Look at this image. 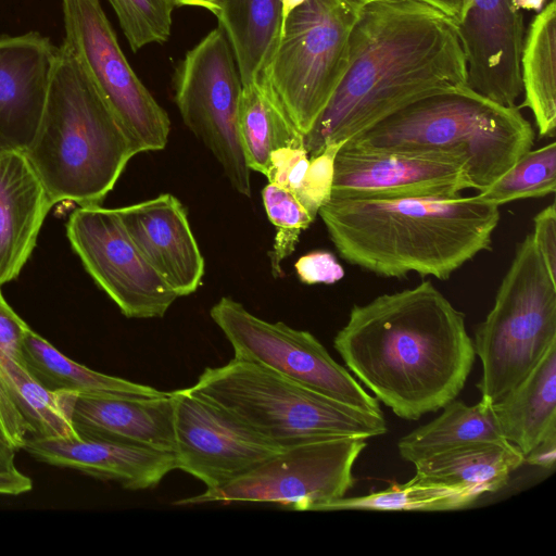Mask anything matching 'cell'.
<instances>
[{
  "label": "cell",
  "mask_w": 556,
  "mask_h": 556,
  "mask_svg": "<svg viewBox=\"0 0 556 556\" xmlns=\"http://www.w3.org/2000/svg\"><path fill=\"white\" fill-rule=\"evenodd\" d=\"M333 348L375 397L406 420L455 400L476 358L464 313L429 280L353 305Z\"/></svg>",
  "instance_id": "obj_1"
},
{
  "label": "cell",
  "mask_w": 556,
  "mask_h": 556,
  "mask_svg": "<svg viewBox=\"0 0 556 556\" xmlns=\"http://www.w3.org/2000/svg\"><path fill=\"white\" fill-rule=\"evenodd\" d=\"M467 87L455 22L417 0L380 1L359 11L345 73L304 137L312 156L429 94Z\"/></svg>",
  "instance_id": "obj_2"
},
{
  "label": "cell",
  "mask_w": 556,
  "mask_h": 556,
  "mask_svg": "<svg viewBox=\"0 0 556 556\" xmlns=\"http://www.w3.org/2000/svg\"><path fill=\"white\" fill-rule=\"evenodd\" d=\"M340 256L387 278L409 273L445 280L490 250L498 206L472 197L355 199L330 197L320 207Z\"/></svg>",
  "instance_id": "obj_3"
},
{
  "label": "cell",
  "mask_w": 556,
  "mask_h": 556,
  "mask_svg": "<svg viewBox=\"0 0 556 556\" xmlns=\"http://www.w3.org/2000/svg\"><path fill=\"white\" fill-rule=\"evenodd\" d=\"M52 205H101L137 154L74 55L58 47L39 126L24 151Z\"/></svg>",
  "instance_id": "obj_4"
},
{
  "label": "cell",
  "mask_w": 556,
  "mask_h": 556,
  "mask_svg": "<svg viewBox=\"0 0 556 556\" xmlns=\"http://www.w3.org/2000/svg\"><path fill=\"white\" fill-rule=\"evenodd\" d=\"M519 109L460 87L416 100L345 143L454 156L480 192L533 147L534 129Z\"/></svg>",
  "instance_id": "obj_5"
},
{
  "label": "cell",
  "mask_w": 556,
  "mask_h": 556,
  "mask_svg": "<svg viewBox=\"0 0 556 556\" xmlns=\"http://www.w3.org/2000/svg\"><path fill=\"white\" fill-rule=\"evenodd\" d=\"M185 390L280 448L334 437L369 439L388 430L383 414L362 410L235 357L220 367L206 368Z\"/></svg>",
  "instance_id": "obj_6"
},
{
  "label": "cell",
  "mask_w": 556,
  "mask_h": 556,
  "mask_svg": "<svg viewBox=\"0 0 556 556\" xmlns=\"http://www.w3.org/2000/svg\"><path fill=\"white\" fill-rule=\"evenodd\" d=\"M472 341L482 365L477 388L489 404L504 397L556 344V282L531 233L517 244Z\"/></svg>",
  "instance_id": "obj_7"
},
{
  "label": "cell",
  "mask_w": 556,
  "mask_h": 556,
  "mask_svg": "<svg viewBox=\"0 0 556 556\" xmlns=\"http://www.w3.org/2000/svg\"><path fill=\"white\" fill-rule=\"evenodd\" d=\"M361 10L346 0H305L285 18L278 47L260 78L303 137L345 73Z\"/></svg>",
  "instance_id": "obj_8"
},
{
  "label": "cell",
  "mask_w": 556,
  "mask_h": 556,
  "mask_svg": "<svg viewBox=\"0 0 556 556\" xmlns=\"http://www.w3.org/2000/svg\"><path fill=\"white\" fill-rule=\"evenodd\" d=\"M366 446L367 439L361 437H334L291 445L226 485L206 489L175 504L271 503L319 511L353 488L352 469Z\"/></svg>",
  "instance_id": "obj_9"
},
{
  "label": "cell",
  "mask_w": 556,
  "mask_h": 556,
  "mask_svg": "<svg viewBox=\"0 0 556 556\" xmlns=\"http://www.w3.org/2000/svg\"><path fill=\"white\" fill-rule=\"evenodd\" d=\"M63 46L106 103L137 154L163 150L170 132L166 111L124 55L99 0H61Z\"/></svg>",
  "instance_id": "obj_10"
},
{
  "label": "cell",
  "mask_w": 556,
  "mask_h": 556,
  "mask_svg": "<svg viewBox=\"0 0 556 556\" xmlns=\"http://www.w3.org/2000/svg\"><path fill=\"white\" fill-rule=\"evenodd\" d=\"M174 89L184 123L216 157L231 187L251 197V170L238 130L242 83L219 26L186 53L176 68Z\"/></svg>",
  "instance_id": "obj_11"
},
{
  "label": "cell",
  "mask_w": 556,
  "mask_h": 556,
  "mask_svg": "<svg viewBox=\"0 0 556 556\" xmlns=\"http://www.w3.org/2000/svg\"><path fill=\"white\" fill-rule=\"evenodd\" d=\"M210 316L231 344L235 358L267 367L362 410L383 414L379 401L311 332L266 321L228 296L212 306Z\"/></svg>",
  "instance_id": "obj_12"
},
{
  "label": "cell",
  "mask_w": 556,
  "mask_h": 556,
  "mask_svg": "<svg viewBox=\"0 0 556 556\" xmlns=\"http://www.w3.org/2000/svg\"><path fill=\"white\" fill-rule=\"evenodd\" d=\"M66 235L86 270L126 317H163L179 298L146 261L115 208L78 206Z\"/></svg>",
  "instance_id": "obj_13"
},
{
  "label": "cell",
  "mask_w": 556,
  "mask_h": 556,
  "mask_svg": "<svg viewBox=\"0 0 556 556\" xmlns=\"http://www.w3.org/2000/svg\"><path fill=\"white\" fill-rule=\"evenodd\" d=\"M172 394L177 469L207 489L226 485L282 450L185 389Z\"/></svg>",
  "instance_id": "obj_14"
},
{
  "label": "cell",
  "mask_w": 556,
  "mask_h": 556,
  "mask_svg": "<svg viewBox=\"0 0 556 556\" xmlns=\"http://www.w3.org/2000/svg\"><path fill=\"white\" fill-rule=\"evenodd\" d=\"M472 189L463 161L443 154L364 149L344 142L330 197L451 198Z\"/></svg>",
  "instance_id": "obj_15"
},
{
  "label": "cell",
  "mask_w": 556,
  "mask_h": 556,
  "mask_svg": "<svg viewBox=\"0 0 556 556\" xmlns=\"http://www.w3.org/2000/svg\"><path fill=\"white\" fill-rule=\"evenodd\" d=\"M465 56L467 87L506 106L522 93V13L513 0H464L455 21Z\"/></svg>",
  "instance_id": "obj_16"
},
{
  "label": "cell",
  "mask_w": 556,
  "mask_h": 556,
  "mask_svg": "<svg viewBox=\"0 0 556 556\" xmlns=\"http://www.w3.org/2000/svg\"><path fill=\"white\" fill-rule=\"evenodd\" d=\"M146 261L177 293L186 296L202 285L204 257L187 212L170 193L115 208Z\"/></svg>",
  "instance_id": "obj_17"
},
{
  "label": "cell",
  "mask_w": 556,
  "mask_h": 556,
  "mask_svg": "<svg viewBox=\"0 0 556 556\" xmlns=\"http://www.w3.org/2000/svg\"><path fill=\"white\" fill-rule=\"evenodd\" d=\"M74 431L83 439L175 453L174 396L59 393Z\"/></svg>",
  "instance_id": "obj_18"
},
{
  "label": "cell",
  "mask_w": 556,
  "mask_h": 556,
  "mask_svg": "<svg viewBox=\"0 0 556 556\" xmlns=\"http://www.w3.org/2000/svg\"><path fill=\"white\" fill-rule=\"evenodd\" d=\"M56 52L37 31L0 37V149L25 151L34 139Z\"/></svg>",
  "instance_id": "obj_19"
},
{
  "label": "cell",
  "mask_w": 556,
  "mask_h": 556,
  "mask_svg": "<svg viewBox=\"0 0 556 556\" xmlns=\"http://www.w3.org/2000/svg\"><path fill=\"white\" fill-rule=\"evenodd\" d=\"M22 450L40 462L113 480L128 490L154 488L177 469L175 453L78 435L31 438Z\"/></svg>",
  "instance_id": "obj_20"
},
{
  "label": "cell",
  "mask_w": 556,
  "mask_h": 556,
  "mask_svg": "<svg viewBox=\"0 0 556 556\" xmlns=\"http://www.w3.org/2000/svg\"><path fill=\"white\" fill-rule=\"evenodd\" d=\"M52 206L25 152L0 149V286L20 275Z\"/></svg>",
  "instance_id": "obj_21"
},
{
  "label": "cell",
  "mask_w": 556,
  "mask_h": 556,
  "mask_svg": "<svg viewBox=\"0 0 556 556\" xmlns=\"http://www.w3.org/2000/svg\"><path fill=\"white\" fill-rule=\"evenodd\" d=\"M77 437L60 397L0 350V439L16 451L31 438Z\"/></svg>",
  "instance_id": "obj_22"
},
{
  "label": "cell",
  "mask_w": 556,
  "mask_h": 556,
  "mask_svg": "<svg viewBox=\"0 0 556 556\" xmlns=\"http://www.w3.org/2000/svg\"><path fill=\"white\" fill-rule=\"evenodd\" d=\"M492 409L503 437L523 457L556 432V344Z\"/></svg>",
  "instance_id": "obj_23"
},
{
  "label": "cell",
  "mask_w": 556,
  "mask_h": 556,
  "mask_svg": "<svg viewBox=\"0 0 556 556\" xmlns=\"http://www.w3.org/2000/svg\"><path fill=\"white\" fill-rule=\"evenodd\" d=\"M208 11L228 39L242 86L257 80L281 38V0H214Z\"/></svg>",
  "instance_id": "obj_24"
},
{
  "label": "cell",
  "mask_w": 556,
  "mask_h": 556,
  "mask_svg": "<svg viewBox=\"0 0 556 556\" xmlns=\"http://www.w3.org/2000/svg\"><path fill=\"white\" fill-rule=\"evenodd\" d=\"M525 463L522 453L509 442H475L459 445L414 464L420 479L471 488L482 495L508 482Z\"/></svg>",
  "instance_id": "obj_25"
},
{
  "label": "cell",
  "mask_w": 556,
  "mask_h": 556,
  "mask_svg": "<svg viewBox=\"0 0 556 556\" xmlns=\"http://www.w3.org/2000/svg\"><path fill=\"white\" fill-rule=\"evenodd\" d=\"M22 365L50 393H109L132 397H160L168 392L94 371L78 364L30 328L22 346Z\"/></svg>",
  "instance_id": "obj_26"
},
{
  "label": "cell",
  "mask_w": 556,
  "mask_h": 556,
  "mask_svg": "<svg viewBox=\"0 0 556 556\" xmlns=\"http://www.w3.org/2000/svg\"><path fill=\"white\" fill-rule=\"evenodd\" d=\"M556 1L545 3L525 34L521 80L525 100L540 137H554L556 129Z\"/></svg>",
  "instance_id": "obj_27"
},
{
  "label": "cell",
  "mask_w": 556,
  "mask_h": 556,
  "mask_svg": "<svg viewBox=\"0 0 556 556\" xmlns=\"http://www.w3.org/2000/svg\"><path fill=\"white\" fill-rule=\"evenodd\" d=\"M443 408L440 416L399 440V454L404 460L415 464L437 453L475 442H506L492 404L481 400L469 406L453 400Z\"/></svg>",
  "instance_id": "obj_28"
},
{
  "label": "cell",
  "mask_w": 556,
  "mask_h": 556,
  "mask_svg": "<svg viewBox=\"0 0 556 556\" xmlns=\"http://www.w3.org/2000/svg\"><path fill=\"white\" fill-rule=\"evenodd\" d=\"M238 130L248 167L265 176L274 150L304 144V137L291 124L261 78L242 86Z\"/></svg>",
  "instance_id": "obj_29"
},
{
  "label": "cell",
  "mask_w": 556,
  "mask_h": 556,
  "mask_svg": "<svg viewBox=\"0 0 556 556\" xmlns=\"http://www.w3.org/2000/svg\"><path fill=\"white\" fill-rule=\"evenodd\" d=\"M481 495L468 486L445 484L414 476L405 483H392L378 492L336 500L324 505L319 511H446L467 507Z\"/></svg>",
  "instance_id": "obj_30"
},
{
  "label": "cell",
  "mask_w": 556,
  "mask_h": 556,
  "mask_svg": "<svg viewBox=\"0 0 556 556\" xmlns=\"http://www.w3.org/2000/svg\"><path fill=\"white\" fill-rule=\"evenodd\" d=\"M556 189V142L527 151L505 174L478 197L491 204L544 198Z\"/></svg>",
  "instance_id": "obj_31"
},
{
  "label": "cell",
  "mask_w": 556,
  "mask_h": 556,
  "mask_svg": "<svg viewBox=\"0 0 556 556\" xmlns=\"http://www.w3.org/2000/svg\"><path fill=\"white\" fill-rule=\"evenodd\" d=\"M129 47L137 52L150 43L167 41L172 15L177 7L173 0H110Z\"/></svg>",
  "instance_id": "obj_32"
},
{
  "label": "cell",
  "mask_w": 556,
  "mask_h": 556,
  "mask_svg": "<svg viewBox=\"0 0 556 556\" xmlns=\"http://www.w3.org/2000/svg\"><path fill=\"white\" fill-rule=\"evenodd\" d=\"M263 205L270 223L278 228L270 261L275 276L281 274L280 263L295 249L301 232L315 220L296 197L268 182L262 190Z\"/></svg>",
  "instance_id": "obj_33"
},
{
  "label": "cell",
  "mask_w": 556,
  "mask_h": 556,
  "mask_svg": "<svg viewBox=\"0 0 556 556\" xmlns=\"http://www.w3.org/2000/svg\"><path fill=\"white\" fill-rule=\"evenodd\" d=\"M345 141L330 142L318 153L309 156L304 179L294 193L314 219L331 195L336 157Z\"/></svg>",
  "instance_id": "obj_34"
},
{
  "label": "cell",
  "mask_w": 556,
  "mask_h": 556,
  "mask_svg": "<svg viewBox=\"0 0 556 556\" xmlns=\"http://www.w3.org/2000/svg\"><path fill=\"white\" fill-rule=\"evenodd\" d=\"M308 163L309 155L304 144L278 148L269 156L268 182L294 194L304 179Z\"/></svg>",
  "instance_id": "obj_35"
},
{
  "label": "cell",
  "mask_w": 556,
  "mask_h": 556,
  "mask_svg": "<svg viewBox=\"0 0 556 556\" xmlns=\"http://www.w3.org/2000/svg\"><path fill=\"white\" fill-rule=\"evenodd\" d=\"M296 275L305 285H332L341 280L344 269L333 253L325 250L302 255L294 264Z\"/></svg>",
  "instance_id": "obj_36"
},
{
  "label": "cell",
  "mask_w": 556,
  "mask_h": 556,
  "mask_svg": "<svg viewBox=\"0 0 556 556\" xmlns=\"http://www.w3.org/2000/svg\"><path fill=\"white\" fill-rule=\"evenodd\" d=\"M531 235L552 280L556 282V210L554 202L535 214Z\"/></svg>",
  "instance_id": "obj_37"
},
{
  "label": "cell",
  "mask_w": 556,
  "mask_h": 556,
  "mask_svg": "<svg viewBox=\"0 0 556 556\" xmlns=\"http://www.w3.org/2000/svg\"><path fill=\"white\" fill-rule=\"evenodd\" d=\"M28 329V325L12 309L0 291V350L21 365L22 346Z\"/></svg>",
  "instance_id": "obj_38"
},
{
  "label": "cell",
  "mask_w": 556,
  "mask_h": 556,
  "mask_svg": "<svg viewBox=\"0 0 556 556\" xmlns=\"http://www.w3.org/2000/svg\"><path fill=\"white\" fill-rule=\"evenodd\" d=\"M556 459V432L548 434L525 456L528 464L542 468H552Z\"/></svg>",
  "instance_id": "obj_39"
},
{
  "label": "cell",
  "mask_w": 556,
  "mask_h": 556,
  "mask_svg": "<svg viewBox=\"0 0 556 556\" xmlns=\"http://www.w3.org/2000/svg\"><path fill=\"white\" fill-rule=\"evenodd\" d=\"M31 486V480L18 470L0 473V494L18 495L28 492Z\"/></svg>",
  "instance_id": "obj_40"
},
{
  "label": "cell",
  "mask_w": 556,
  "mask_h": 556,
  "mask_svg": "<svg viewBox=\"0 0 556 556\" xmlns=\"http://www.w3.org/2000/svg\"><path fill=\"white\" fill-rule=\"evenodd\" d=\"M429 4L450 16L454 22L459 17L464 0H417Z\"/></svg>",
  "instance_id": "obj_41"
},
{
  "label": "cell",
  "mask_w": 556,
  "mask_h": 556,
  "mask_svg": "<svg viewBox=\"0 0 556 556\" xmlns=\"http://www.w3.org/2000/svg\"><path fill=\"white\" fill-rule=\"evenodd\" d=\"M15 452L11 444L0 439V473L17 470L14 464Z\"/></svg>",
  "instance_id": "obj_42"
},
{
  "label": "cell",
  "mask_w": 556,
  "mask_h": 556,
  "mask_svg": "<svg viewBox=\"0 0 556 556\" xmlns=\"http://www.w3.org/2000/svg\"><path fill=\"white\" fill-rule=\"evenodd\" d=\"M517 9L539 12L545 5L546 0H513Z\"/></svg>",
  "instance_id": "obj_43"
},
{
  "label": "cell",
  "mask_w": 556,
  "mask_h": 556,
  "mask_svg": "<svg viewBox=\"0 0 556 556\" xmlns=\"http://www.w3.org/2000/svg\"><path fill=\"white\" fill-rule=\"evenodd\" d=\"M176 5H192V7H201L206 10L211 8L214 0H173Z\"/></svg>",
  "instance_id": "obj_44"
},
{
  "label": "cell",
  "mask_w": 556,
  "mask_h": 556,
  "mask_svg": "<svg viewBox=\"0 0 556 556\" xmlns=\"http://www.w3.org/2000/svg\"><path fill=\"white\" fill-rule=\"evenodd\" d=\"M305 0H281L282 3V16L283 22L286 16L298 5L303 3Z\"/></svg>",
  "instance_id": "obj_45"
},
{
  "label": "cell",
  "mask_w": 556,
  "mask_h": 556,
  "mask_svg": "<svg viewBox=\"0 0 556 556\" xmlns=\"http://www.w3.org/2000/svg\"><path fill=\"white\" fill-rule=\"evenodd\" d=\"M357 7H365L367 4L374 3V2H380V1H397V0H346Z\"/></svg>",
  "instance_id": "obj_46"
}]
</instances>
